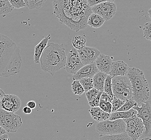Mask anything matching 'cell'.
I'll list each match as a JSON object with an SVG mask.
<instances>
[{
  "label": "cell",
  "mask_w": 151,
  "mask_h": 140,
  "mask_svg": "<svg viewBox=\"0 0 151 140\" xmlns=\"http://www.w3.org/2000/svg\"><path fill=\"white\" fill-rule=\"evenodd\" d=\"M54 14L61 23L78 32L87 26L93 12L87 0H52Z\"/></svg>",
  "instance_id": "obj_1"
},
{
  "label": "cell",
  "mask_w": 151,
  "mask_h": 140,
  "mask_svg": "<svg viewBox=\"0 0 151 140\" xmlns=\"http://www.w3.org/2000/svg\"><path fill=\"white\" fill-rule=\"evenodd\" d=\"M22 63L20 48L9 37L0 34V77L18 73Z\"/></svg>",
  "instance_id": "obj_2"
},
{
  "label": "cell",
  "mask_w": 151,
  "mask_h": 140,
  "mask_svg": "<svg viewBox=\"0 0 151 140\" xmlns=\"http://www.w3.org/2000/svg\"><path fill=\"white\" fill-rule=\"evenodd\" d=\"M66 58L63 44L48 43L40 57L41 69L53 76L55 72L65 66Z\"/></svg>",
  "instance_id": "obj_3"
},
{
  "label": "cell",
  "mask_w": 151,
  "mask_h": 140,
  "mask_svg": "<svg viewBox=\"0 0 151 140\" xmlns=\"http://www.w3.org/2000/svg\"><path fill=\"white\" fill-rule=\"evenodd\" d=\"M127 76L130 79L133 99L140 106L150 97L148 82L142 71L136 67L129 68Z\"/></svg>",
  "instance_id": "obj_4"
},
{
  "label": "cell",
  "mask_w": 151,
  "mask_h": 140,
  "mask_svg": "<svg viewBox=\"0 0 151 140\" xmlns=\"http://www.w3.org/2000/svg\"><path fill=\"white\" fill-rule=\"evenodd\" d=\"M112 89L114 97L126 101L133 99L130 79L127 76H118L112 78Z\"/></svg>",
  "instance_id": "obj_5"
},
{
  "label": "cell",
  "mask_w": 151,
  "mask_h": 140,
  "mask_svg": "<svg viewBox=\"0 0 151 140\" xmlns=\"http://www.w3.org/2000/svg\"><path fill=\"white\" fill-rule=\"evenodd\" d=\"M126 124L123 119L113 121L107 120L98 122L96 125V131L100 135H112L121 134L125 131Z\"/></svg>",
  "instance_id": "obj_6"
},
{
  "label": "cell",
  "mask_w": 151,
  "mask_h": 140,
  "mask_svg": "<svg viewBox=\"0 0 151 140\" xmlns=\"http://www.w3.org/2000/svg\"><path fill=\"white\" fill-rule=\"evenodd\" d=\"M22 125L21 116L0 108V126L6 131L10 133H16Z\"/></svg>",
  "instance_id": "obj_7"
},
{
  "label": "cell",
  "mask_w": 151,
  "mask_h": 140,
  "mask_svg": "<svg viewBox=\"0 0 151 140\" xmlns=\"http://www.w3.org/2000/svg\"><path fill=\"white\" fill-rule=\"evenodd\" d=\"M133 110L137 112L136 116L142 120L145 127V137H150L151 135V101H146L140 105L133 107Z\"/></svg>",
  "instance_id": "obj_8"
},
{
  "label": "cell",
  "mask_w": 151,
  "mask_h": 140,
  "mask_svg": "<svg viewBox=\"0 0 151 140\" xmlns=\"http://www.w3.org/2000/svg\"><path fill=\"white\" fill-rule=\"evenodd\" d=\"M123 120L126 124L125 132L131 140L139 139L145 131V127L142 120L136 115Z\"/></svg>",
  "instance_id": "obj_9"
},
{
  "label": "cell",
  "mask_w": 151,
  "mask_h": 140,
  "mask_svg": "<svg viewBox=\"0 0 151 140\" xmlns=\"http://www.w3.org/2000/svg\"><path fill=\"white\" fill-rule=\"evenodd\" d=\"M91 9L93 13L100 15L105 21H109L115 15L117 6L114 2H105L92 6Z\"/></svg>",
  "instance_id": "obj_10"
},
{
  "label": "cell",
  "mask_w": 151,
  "mask_h": 140,
  "mask_svg": "<svg viewBox=\"0 0 151 140\" xmlns=\"http://www.w3.org/2000/svg\"><path fill=\"white\" fill-rule=\"evenodd\" d=\"M83 66L77 50L72 48L67 55L65 70L68 73L74 74Z\"/></svg>",
  "instance_id": "obj_11"
},
{
  "label": "cell",
  "mask_w": 151,
  "mask_h": 140,
  "mask_svg": "<svg viewBox=\"0 0 151 140\" xmlns=\"http://www.w3.org/2000/svg\"><path fill=\"white\" fill-rule=\"evenodd\" d=\"M21 99L15 95H4L0 102V108L6 112L15 113L21 107Z\"/></svg>",
  "instance_id": "obj_12"
},
{
  "label": "cell",
  "mask_w": 151,
  "mask_h": 140,
  "mask_svg": "<svg viewBox=\"0 0 151 140\" xmlns=\"http://www.w3.org/2000/svg\"><path fill=\"white\" fill-rule=\"evenodd\" d=\"M79 57L84 65L92 64L101 54L100 51L95 48L85 46L80 50H77Z\"/></svg>",
  "instance_id": "obj_13"
},
{
  "label": "cell",
  "mask_w": 151,
  "mask_h": 140,
  "mask_svg": "<svg viewBox=\"0 0 151 140\" xmlns=\"http://www.w3.org/2000/svg\"><path fill=\"white\" fill-rule=\"evenodd\" d=\"M99 71L98 70L95 63L87 65H84L74 74H73V80H79L85 78H93L94 75Z\"/></svg>",
  "instance_id": "obj_14"
},
{
  "label": "cell",
  "mask_w": 151,
  "mask_h": 140,
  "mask_svg": "<svg viewBox=\"0 0 151 140\" xmlns=\"http://www.w3.org/2000/svg\"><path fill=\"white\" fill-rule=\"evenodd\" d=\"M95 63L99 71L109 74L113 63L110 56L101 53Z\"/></svg>",
  "instance_id": "obj_15"
},
{
  "label": "cell",
  "mask_w": 151,
  "mask_h": 140,
  "mask_svg": "<svg viewBox=\"0 0 151 140\" xmlns=\"http://www.w3.org/2000/svg\"><path fill=\"white\" fill-rule=\"evenodd\" d=\"M129 69L128 65L124 61H114L109 75L112 78L115 76H127Z\"/></svg>",
  "instance_id": "obj_16"
},
{
  "label": "cell",
  "mask_w": 151,
  "mask_h": 140,
  "mask_svg": "<svg viewBox=\"0 0 151 140\" xmlns=\"http://www.w3.org/2000/svg\"><path fill=\"white\" fill-rule=\"evenodd\" d=\"M51 35L49 34L47 36L44 37L39 44H38L35 48V54H34V62L35 64L40 63V57L42 55L44 49L48 44L49 40L51 39Z\"/></svg>",
  "instance_id": "obj_17"
},
{
  "label": "cell",
  "mask_w": 151,
  "mask_h": 140,
  "mask_svg": "<svg viewBox=\"0 0 151 140\" xmlns=\"http://www.w3.org/2000/svg\"><path fill=\"white\" fill-rule=\"evenodd\" d=\"M89 112L92 118L98 122L109 120L111 115V114L103 112L99 107H91Z\"/></svg>",
  "instance_id": "obj_18"
},
{
  "label": "cell",
  "mask_w": 151,
  "mask_h": 140,
  "mask_svg": "<svg viewBox=\"0 0 151 140\" xmlns=\"http://www.w3.org/2000/svg\"><path fill=\"white\" fill-rule=\"evenodd\" d=\"M107 75L106 73L100 71L96 73L93 78L94 88L99 91H104V84Z\"/></svg>",
  "instance_id": "obj_19"
},
{
  "label": "cell",
  "mask_w": 151,
  "mask_h": 140,
  "mask_svg": "<svg viewBox=\"0 0 151 140\" xmlns=\"http://www.w3.org/2000/svg\"><path fill=\"white\" fill-rule=\"evenodd\" d=\"M137 112L133 109L127 111V112H116L114 113H111L109 118V120L113 121L117 119H127L136 116Z\"/></svg>",
  "instance_id": "obj_20"
},
{
  "label": "cell",
  "mask_w": 151,
  "mask_h": 140,
  "mask_svg": "<svg viewBox=\"0 0 151 140\" xmlns=\"http://www.w3.org/2000/svg\"><path fill=\"white\" fill-rule=\"evenodd\" d=\"M106 21L102 17L95 13H92L88 17L87 20V25L93 28H99L103 25L104 22Z\"/></svg>",
  "instance_id": "obj_21"
},
{
  "label": "cell",
  "mask_w": 151,
  "mask_h": 140,
  "mask_svg": "<svg viewBox=\"0 0 151 140\" xmlns=\"http://www.w3.org/2000/svg\"><path fill=\"white\" fill-rule=\"evenodd\" d=\"M99 140H131L125 131L121 134L112 135H100Z\"/></svg>",
  "instance_id": "obj_22"
},
{
  "label": "cell",
  "mask_w": 151,
  "mask_h": 140,
  "mask_svg": "<svg viewBox=\"0 0 151 140\" xmlns=\"http://www.w3.org/2000/svg\"><path fill=\"white\" fill-rule=\"evenodd\" d=\"M72 44L73 48L76 50H80L86 46V39L85 37L76 35L73 38Z\"/></svg>",
  "instance_id": "obj_23"
},
{
  "label": "cell",
  "mask_w": 151,
  "mask_h": 140,
  "mask_svg": "<svg viewBox=\"0 0 151 140\" xmlns=\"http://www.w3.org/2000/svg\"><path fill=\"white\" fill-rule=\"evenodd\" d=\"M14 9L9 0H0V15H5L12 12Z\"/></svg>",
  "instance_id": "obj_24"
},
{
  "label": "cell",
  "mask_w": 151,
  "mask_h": 140,
  "mask_svg": "<svg viewBox=\"0 0 151 140\" xmlns=\"http://www.w3.org/2000/svg\"><path fill=\"white\" fill-rule=\"evenodd\" d=\"M112 77L111 76H110L109 74L107 75L105 80L104 84V91L103 92H104L107 95H109L110 97L113 99L114 97V95H113L112 89Z\"/></svg>",
  "instance_id": "obj_25"
},
{
  "label": "cell",
  "mask_w": 151,
  "mask_h": 140,
  "mask_svg": "<svg viewBox=\"0 0 151 140\" xmlns=\"http://www.w3.org/2000/svg\"><path fill=\"white\" fill-rule=\"evenodd\" d=\"M72 90L73 93L75 95H81L85 93L84 89L82 86L81 84L79 82V80H73L72 84H71Z\"/></svg>",
  "instance_id": "obj_26"
},
{
  "label": "cell",
  "mask_w": 151,
  "mask_h": 140,
  "mask_svg": "<svg viewBox=\"0 0 151 140\" xmlns=\"http://www.w3.org/2000/svg\"><path fill=\"white\" fill-rule=\"evenodd\" d=\"M79 82L81 84L82 86L84 89L85 92L91 90V89L94 88L93 80L91 78H85L79 80Z\"/></svg>",
  "instance_id": "obj_27"
},
{
  "label": "cell",
  "mask_w": 151,
  "mask_h": 140,
  "mask_svg": "<svg viewBox=\"0 0 151 140\" xmlns=\"http://www.w3.org/2000/svg\"><path fill=\"white\" fill-rule=\"evenodd\" d=\"M47 0H28L27 7L30 10L39 9L44 5Z\"/></svg>",
  "instance_id": "obj_28"
},
{
  "label": "cell",
  "mask_w": 151,
  "mask_h": 140,
  "mask_svg": "<svg viewBox=\"0 0 151 140\" xmlns=\"http://www.w3.org/2000/svg\"><path fill=\"white\" fill-rule=\"evenodd\" d=\"M137 104L133 99L126 101L123 105L117 112H127L131 109H132L133 107L137 106Z\"/></svg>",
  "instance_id": "obj_29"
},
{
  "label": "cell",
  "mask_w": 151,
  "mask_h": 140,
  "mask_svg": "<svg viewBox=\"0 0 151 140\" xmlns=\"http://www.w3.org/2000/svg\"><path fill=\"white\" fill-rule=\"evenodd\" d=\"M125 101L122 100L117 97H114L112 100V111L111 113H114L118 110L123 105Z\"/></svg>",
  "instance_id": "obj_30"
},
{
  "label": "cell",
  "mask_w": 151,
  "mask_h": 140,
  "mask_svg": "<svg viewBox=\"0 0 151 140\" xmlns=\"http://www.w3.org/2000/svg\"><path fill=\"white\" fill-rule=\"evenodd\" d=\"M99 107L103 112L111 114L112 111L111 103L109 101L100 99Z\"/></svg>",
  "instance_id": "obj_31"
},
{
  "label": "cell",
  "mask_w": 151,
  "mask_h": 140,
  "mask_svg": "<svg viewBox=\"0 0 151 140\" xmlns=\"http://www.w3.org/2000/svg\"><path fill=\"white\" fill-rule=\"evenodd\" d=\"M143 35L145 39L151 42V22L145 23L143 27Z\"/></svg>",
  "instance_id": "obj_32"
},
{
  "label": "cell",
  "mask_w": 151,
  "mask_h": 140,
  "mask_svg": "<svg viewBox=\"0 0 151 140\" xmlns=\"http://www.w3.org/2000/svg\"><path fill=\"white\" fill-rule=\"evenodd\" d=\"M100 92L101 91H98L96 88H93L86 92V95L88 102L94 99L97 96V95L100 93Z\"/></svg>",
  "instance_id": "obj_33"
},
{
  "label": "cell",
  "mask_w": 151,
  "mask_h": 140,
  "mask_svg": "<svg viewBox=\"0 0 151 140\" xmlns=\"http://www.w3.org/2000/svg\"><path fill=\"white\" fill-rule=\"evenodd\" d=\"M9 1L14 9H20L27 6L24 0H9Z\"/></svg>",
  "instance_id": "obj_34"
},
{
  "label": "cell",
  "mask_w": 151,
  "mask_h": 140,
  "mask_svg": "<svg viewBox=\"0 0 151 140\" xmlns=\"http://www.w3.org/2000/svg\"><path fill=\"white\" fill-rule=\"evenodd\" d=\"M102 92H100V93L97 95L96 97H95L93 100L88 102L89 105L91 107H97L99 106V103H100V97L102 94Z\"/></svg>",
  "instance_id": "obj_35"
},
{
  "label": "cell",
  "mask_w": 151,
  "mask_h": 140,
  "mask_svg": "<svg viewBox=\"0 0 151 140\" xmlns=\"http://www.w3.org/2000/svg\"><path fill=\"white\" fill-rule=\"evenodd\" d=\"M115 0H87L88 5L90 7L97 5L100 3L105 2H114Z\"/></svg>",
  "instance_id": "obj_36"
},
{
  "label": "cell",
  "mask_w": 151,
  "mask_h": 140,
  "mask_svg": "<svg viewBox=\"0 0 151 140\" xmlns=\"http://www.w3.org/2000/svg\"><path fill=\"white\" fill-rule=\"evenodd\" d=\"M100 99L106 101H109L111 102L112 100V98L110 97L109 95H107L106 93L104 92H102L101 95V97Z\"/></svg>",
  "instance_id": "obj_37"
},
{
  "label": "cell",
  "mask_w": 151,
  "mask_h": 140,
  "mask_svg": "<svg viewBox=\"0 0 151 140\" xmlns=\"http://www.w3.org/2000/svg\"><path fill=\"white\" fill-rule=\"evenodd\" d=\"M27 106L30 108L31 110L34 109L36 108V103L35 101L31 100L27 102Z\"/></svg>",
  "instance_id": "obj_38"
},
{
  "label": "cell",
  "mask_w": 151,
  "mask_h": 140,
  "mask_svg": "<svg viewBox=\"0 0 151 140\" xmlns=\"http://www.w3.org/2000/svg\"><path fill=\"white\" fill-rule=\"evenodd\" d=\"M23 113H24L25 114H30L32 113V110L30 108L28 107L27 106L24 107L22 110Z\"/></svg>",
  "instance_id": "obj_39"
},
{
  "label": "cell",
  "mask_w": 151,
  "mask_h": 140,
  "mask_svg": "<svg viewBox=\"0 0 151 140\" xmlns=\"http://www.w3.org/2000/svg\"><path fill=\"white\" fill-rule=\"evenodd\" d=\"M0 140H10V139L7 134H5L0 136Z\"/></svg>",
  "instance_id": "obj_40"
},
{
  "label": "cell",
  "mask_w": 151,
  "mask_h": 140,
  "mask_svg": "<svg viewBox=\"0 0 151 140\" xmlns=\"http://www.w3.org/2000/svg\"><path fill=\"white\" fill-rule=\"evenodd\" d=\"M5 134H6V131L2 127L0 126V136Z\"/></svg>",
  "instance_id": "obj_41"
},
{
  "label": "cell",
  "mask_w": 151,
  "mask_h": 140,
  "mask_svg": "<svg viewBox=\"0 0 151 140\" xmlns=\"http://www.w3.org/2000/svg\"><path fill=\"white\" fill-rule=\"evenodd\" d=\"M4 95H5V93L3 92V90L1 88H0V102H1V101L2 100V97Z\"/></svg>",
  "instance_id": "obj_42"
},
{
  "label": "cell",
  "mask_w": 151,
  "mask_h": 140,
  "mask_svg": "<svg viewBox=\"0 0 151 140\" xmlns=\"http://www.w3.org/2000/svg\"><path fill=\"white\" fill-rule=\"evenodd\" d=\"M138 140H151V139L150 137H144L141 139H138Z\"/></svg>",
  "instance_id": "obj_43"
},
{
  "label": "cell",
  "mask_w": 151,
  "mask_h": 140,
  "mask_svg": "<svg viewBox=\"0 0 151 140\" xmlns=\"http://www.w3.org/2000/svg\"><path fill=\"white\" fill-rule=\"evenodd\" d=\"M147 13H148V16H149V17L151 18V9H150L149 10H148V12H147Z\"/></svg>",
  "instance_id": "obj_44"
},
{
  "label": "cell",
  "mask_w": 151,
  "mask_h": 140,
  "mask_svg": "<svg viewBox=\"0 0 151 140\" xmlns=\"http://www.w3.org/2000/svg\"><path fill=\"white\" fill-rule=\"evenodd\" d=\"M24 2L26 4L27 6V3H28V0H24Z\"/></svg>",
  "instance_id": "obj_45"
},
{
  "label": "cell",
  "mask_w": 151,
  "mask_h": 140,
  "mask_svg": "<svg viewBox=\"0 0 151 140\" xmlns=\"http://www.w3.org/2000/svg\"><path fill=\"white\" fill-rule=\"evenodd\" d=\"M150 138H151V136H150Z\"/></svg>",
  "instance_id": "obj_46"
}]
</instances>
